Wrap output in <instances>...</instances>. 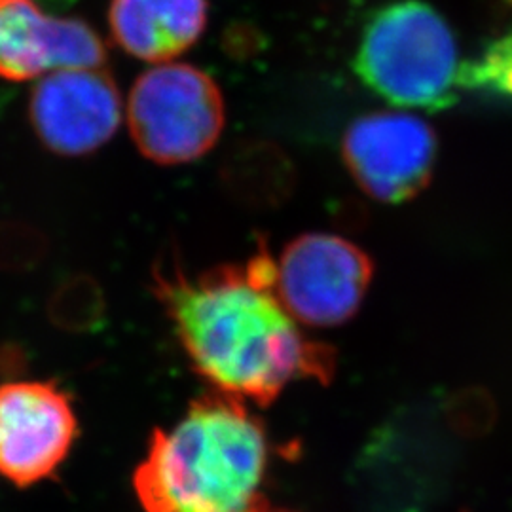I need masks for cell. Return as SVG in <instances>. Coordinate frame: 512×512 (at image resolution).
<instances>
[{"mask_svg": "<svg viewBox=\"0 0 512 512\" xmlns=\"http://www.w3.org/2000/svg\"><path fill=\"white\" fill-rule=\"evenodd\" d=\"M207 12V0H110V35L126 54L160 65L200 40Z\"/></svg>", "mask_w": 512, "mask_h": 512, "instance_id": "obj_10", "label": "cell"}, {"mask_svg": "<svg viewBox=\"0 0 512 512\" xmlns=\"http://www.w3.org/2000/svg\"><path fill=\"white\" fill-rule=\"evenodd\" d=\"M122 114L118 86L101 67L46 74L29 97L31 126L40 143L59 156H84L107 145Z\"/></svg>", "mask_w": 512, "mask_h": 512, "instance_id": "obj_8", "label": "cell"}, {"mask_svg": "<svg viewBox=\"0 0 512 512\" xmlns=\"http://www.w3.org/2000/svg\"><path fill=\"white\" fill-rule=\"evenodd\" d=\"M439 143L435 129L408 112L378 110L349 124L342 154L351 177L370 198L401 205L429 186Z\"/></svg>", "mask_w": 512, "mask_h": 512, "instance_id": "obj_6", "label": "cell"}, {"mask_svg": "<svg viewBox=\"0 0 512 512\" xmlns=\"http://www.w3.org/2000/svg\"><path fill=\"white\" fill-rule=\"evenodd\" d=\"M44 2H48V4H54V6H67V4H71L73 0H44Z\"/></svg>", "mask_w": 512, "mask_h": 512, "instance_id": "obj_16", "label": "cell"}, {"mask_svg": "<svg viewBox=\"0 0 512 512\" xmlns=\"http://www.w3.org/2000/svg\"><path fill=\"white\" fill-rule=\"evenodd\" d=\"M46 311L57 329L93 332L105 323L107 300L103 287L92 275L74 274L55 287Z\"/></svg>", "mask_w": 512, "mask_h": 512, "instance_id": "obj_12", "label": "cell"}, {"mask_svg": "<svg viewBox=\"0 0 512 512\" xmlns=\"http://www.w3.org/2000/svg\"><path fill=\"white\" fill-rule=\"evenodd\" d=\"M50 249L48 238L37 226L4 220L0 222V270L2 272H29L37 268Z\"/></svg>", "mask_w": 512, "mask_h": 512, "instance_id": "obj_15", "label": "cell"}, {"mask_svg": "<svg viewBox=\"0 0 512 512\" xmlns=\"http://www.w3.org/2000/svg\"><path fill=\"white\" fill-rule=\"evenodd\" d=\"M272 442L245 401L209 391L156 429L133 490L147 512H264Z\"/></svg>", "mask_w": 512, "mask_h": 512, "instance_id": "obj_2", "label": "cell"}, {"mask_svg": "<svg viewBox=\"0 0 512 512\" xmlns=\"http://www.w3.org/2000/svg\"><path fill=\"white\" fill-rule=\"evenodd\" d=\"M275 270L260 247L241 266L194 277L177 264L154 272V293L194 370L215 391L258 406L296 380L327 385L336 372V351L310 340L277 300Z\"/></svg>", "mask_w": 512, "mask_h": 512, "instance_id": "obj_1", "label": "cell"}, {"mask_svg": "<svg viewBox=\"0 0 512 512\" xmlns=\"http://www.w3.org/2000/svg\"><path fill=\"white\" fill-rule=\"evenodd\" d=\"M78 437L71 397L54 382L0 384V476L19 488L57 473Z\"/></svg>", "mask_w": 512, "mask_h": 512, "instance_id": "obj_7", "label": "cell"}, {"mask_svg": "<svg viewBox=\"0 0 512 512\" xmlns=\"http://www.w3.org/2000/svg\"><path fill=\"white\" fill-rule=\"evenodd\" d=\"M107 48L92 25L57 18L37 0H0V76L12 82L63 69L103 67Z\"/></svg>", "mask_w": 512, "mask_h": 512, "instance_id": "obj_9", "label": "cell"}, {"mask_svg": "<svg viewBox=\"0 0 512 512\" xmlns=\"http://www.w3.org/2000/svg\"><path fill=\"white\" fill-rule=\"evenodd\" d=\"M444 420L461 439L486 437L497 423V403L484 387H463L444 403Z\"/></svg>", "mask_w": 512, "mask_h": 512, "instance_id": "obj_14", "label": "cell"}, {"mask_svg": "<svg viewBox=\"0 0 512 512\" xmlns=\"http://www.w3.org/2000/svg\"><path fill=\"white\" fill-rule=\"evenodd\" d=\"M459 90L512 105V27L484 44L473 59L461 63Z\"/></svg>", "mask_w": 512, "mask_h": 512, "instance_id": "obj_13", "label": "cell"}, {"mask_svg": "<svg viewBox=\"0 0 512 512\" xmlns=\"http://www.w3.org/2000/svg\"><path fill=\"white\" fill-rule=\"evenodd\" d=\"M129 133L154 164L200 160L217 145L226 124L219 84L186 63H160L141 74L126 107Z\"/></svg>", "mask_w": 512, "mask_h": 512, "instance_id": "obj_4", "label": "cell"}, {"mask_svg": "<svg viewBox=\"0 0 512 512\" xmlns=\"http://www.w3.org/2000/svg\"><path fill=\"white\" fill-rule=\"evenodd\" d=\"M220 183L241 207L275 209L291 198L296 169L287 152L274 143L243 141L222 160Z\"/></svg>", "mask_w": 512, "mask_h": 512, "instance_id": "obj_11", "label": "cell"}, {"mask_svg": "<svg viewBox=\"0 0 512 512\" xmlns=\"http://www.w3.org/2000/svg\"><path fill=\"white\" fill-rule=\"evenodd\" d=\"M264 512H294V511H287V509H274V507H272V505H270V507H268V509H266V511Z\"/></svg>", "mask_w": 512, "mask_h": 512, "instance_id": "obj_17", "label": "cell"}, {"mask_svg": "<svg viewBox=\"0 0 512 512\" xmlns=\"http://www.w3.org/2000/svg\"><path fill=\"white\" fill-rule=\"evenodd\" d=\"M275 296L294 321L338 327L361 308L374 262L361 247L334 234H302L279 256Z\"/></svg>", "mask_w": 512, "mask_h": 512, "instance_id": "obj_5", "label": "cell"}, {"mask_svg": "<svg viewBox=\"0 0 512 512\" xmlns=\"http://www.w3.org/2000/svg\"><path fill=\"white\" fill-rule=\"evenodd\" d=\"M458 40L431 4L399 0L365 23L353 71L368 90L401 109L440 112L459 101Z\"/></svg>", "mask_w": 512, "mask_h": 512, "instance_id": "obj_3", "label": "cell"}]
</instances>
